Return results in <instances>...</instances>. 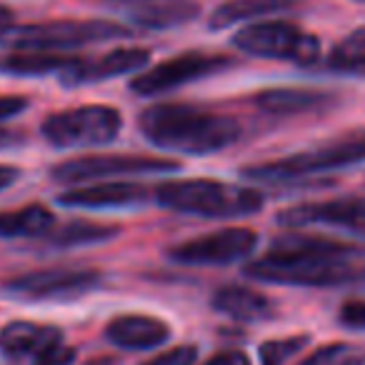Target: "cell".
<instances>
[{"mask_svg": "<svg viewBox=\"0 0 365 365\" xmlns=\"http://www.w3.org/2000/svg\"><path fill=\"white\" fill-rule=\"evenodd\" d=\"M303 0H225L210 13L208 26L210 31H223L235 23H250L258 18H268L275 13L298 8Z\"/></svg>", "mask_w": 365, "mask_h": 365, "instance_id": "cell-19", "label": "cell"}, {"mask_svg": "<svg viewBox=\"0 0 365 365\" xmlns=\"http://www.w3.org/2000/svg\"><path fill=\"white\" fill-rule=\"evenodd\" d=\"M210 305L215 313L240 320V323H260V320H270L278 315L275 300L250 285H223L213 293Z\"/></svg>", "mask_w": 365, "mask_h": 365, "instance_id": "cell-15", "label": "cell"}, {"mask_svg": "<svg viewBox=\"0 0 365 365\" xmlns=\"http://www.w3.org/2000/svg\"><path fill=\"white\" fill-rule=\"evenodd\" d=\"M360 230H363V233H365V228H360Z\"/></svg>", "mask_w": 365, "mask_h": 365, "instance_id": "cell-36", "label": "cell"}, {"mask_svg": "<svg viewBox=\"0 0 365 365\" xmlns=\"http://www.w3.org/2000/svg\"><path fill=\"white\" fill-rule=\"evenodd\" d=\"M325 68L338 76L365 78V26L355 28L325 58Z\"/></svg>", "mask_w": 365, "mask_h": 365, "instance_id": "cell-23", "label": "cell"}, {"mask_svg": "<svg viewBox=\"0 0 365 365\" xmlns=\"http://www.w3.org/2000/svg\"><path fill=\"white\" fill-rule=\"evenodd\" d=\"M130 38V28L110 21H53V23H28L0 31V46L13 51L36 53H61L91 43L123 41Z\"/></svg>", "mask_w": 365, "mask_h": 365, "instance_id": "cell-4", "label": "cell"}, {"mask_svg": "<svg viewBox=\"0 0 365 365\" xmlns=\"http://www.w3.org/2000/svg\"><path fill=\"white\" fill-rule=\"evenodd\" d=\"M78 58L61 53H36L16 51L13 56L0 58V73L6 76H48V73H66Z\"/></svg>", "mask_w": 365, "mask_h": 365, "instance_id": "cell-22", "label": "cell"}, {"mask_svg": "<svg viewBox=\"0 0 365 365\" xmlns=\"http://www.w3.org/2000/svg\"><path fill=\"white\" fill-rule=\"evenodd\" d=\"M363 3H365V0H363Z\"/></svg>", "mask_w": 365, "mask_h": 365, "instance_id": "cell-37", "label": "cell"}, {"mask_svg": "<svg viewBox=\"0 0 365 365\" xmlns=\"http://www.w3.org/2000/svg\"><path fill=\"white\" fill-rule=\"evenodd\" d=\"M115 3H140V0H115Z\"/></svg>", "mask_w": 365, "mask_h": 365, "instance_id": "cell-35", "label": "cell"}, {"mask_svg": "<svg viewBox=\"0 0 365 365\" xmlns=\"http://www.w3.org/2000/svg\"><path fill=\"white\" fill-rule=\"evenodd\" d=\"M150 51L148 48H115L98 58H78L66 73H61V81L66 86H88V83H103L110 78H120L128 73H135L148 66Z\"/></svg>", "mask_w": 365, "mask_h": 365, "instance_id": "cell-12", "label": "cell"}, {"mask_svg": "<svg viewBox=\"0 0 365 365\" xmlns=\"http://www.w3.org/2000/svg\"><path fill=\"white\" fill-rule=\"evenodd\" d=\"M18 175H21V173H18V168H13V165H3V163H0V193H3V190L11 188L13 182L18 180Z\"/></svg>", "mask_w": 365, "mask_h": 365, "instance_id": "cell-32", "label": "cell"}, {"mask_svg": "<svg viewBox=\"0 0 365 365\" xmlns=\"http://www.w3.org/2000/svg\"><path fill=\"white\" fill-rule=\"evenodd\" d=\"M101 280L98 270L48 268L16 275L3 283V290L21 300H76L96 290Z\"/></svg>", "mask_w": 365, "mask_h": 365, "instance_id": "cell-10", "label": "cell"}, {"mask_svg": "<svg viewBox=\"0 0 365 365\" xmlns=\"http://www.w3.org/2000/svg\"><path fill=\"white\" fill-rule=\"evenodd\" d=\"M200 13V6L193 0H168V3H140L133 21L143 28L150 31H165V28H175L182 23L193 21Z\"/></svg>", "mask_w": 365, "mask_h": 365, "instance_id": "cell-21", "label": "cell"}, {"mask_svg": "<svg viewBox=\"0 0 365 365\" xmlns=\"http://www.w3.org/2000/svg\"><path fill=\"white\" fill-rule=\"evenodd\" d=\"M138 128L155 148L185 155H213L240 138V123L188 103H158L140 113Z\"/></svg>", "mask_w": 365, "mask_h": 365, "instance_id": "cell-2", "label": "cell"}, {"mask_svg": "<svg viewBox=\"0 0 365 365\" xmlns=\"http://www.w3.org/2000/svg\"><path fill=\"white\" fill-rule=\"evenodd\" d=\"M56 228V215L41 203L0 213V238H46Z\"/></svg>", "mask_w": 365, "mask_h": 365, "instance_id": "cell-20", "label": "cell"}, {"mask_svg": "<svg viewBox=\"0 0 365 365\" xmlns=\"http://www.w3.org/2000/svg\"><path fill=\"white\" fill-rule=\"evenodd\" d=\"M163 208L200 218H245L263 210V193L250 185H233L220 180H175L163 182L155 190Z\"/></svg>", "mask_w": 365, "mask_h": 365, "instance_id": "cell-3", "label": "cell"}, {"mask_svg": "<svg viewBox=\"0 0 365 365\" xmlns=\"http://www.w3.org/2000/svg\"><path fill=\"white\" fill-rule=\"evenodd\" d=\"M63 343V330L56 325L31 323V320H13L0 330V353L6 358H33Z\"/></svg>", "mask_w": 365, "mask_h": 365, "instance_id": "cell-16", "label": "cell"}, {"mask_svg": "<svg viewBox=\"0 0 365 365\" xmlns=\"http://www.w3.org/2000/svg\"><path fill=\"white\" fill-rule=\"evenodd\" d=\"M298 365H365V345L355 343H330L313 350Z\"/></svg>", "mask_w": 365, "mask_h": 365, "instance_id": "cell-25", "label": "cell"}, {"mask_svg": "<svg viewBox=\"0 0 365 365\" xmlns=\"http://www.w3.org/2000/svg\"><path fill=\"white\" fill-rule=\"evenodd\" d=\"M280 225L305 228V225H348L365 228V198H343L328 203H303L283 210L278 215Z\"/></svg>", "mask_w": 365, "mask_h": 365, "instance_id": "cell-14", "label": "cell"}, {"mask_svg": "<svg viewBox=\"0 0 365 365\" xmlns=\"http://www.w3.org/2000/svg\"><path fill=\"white\" fill-rule=\"evenodd\" d=\"M233 46L245 56L298 66H313L320 58V38L285 21L248 23L233 36Z\"/></svg>", "mask_w": 365, "mask_h": 365, "instance_id": "cell-6", "label": "cell"}, {"mask_svg": "<svg viewBox=\"0 0 365 365\" xmlns=\"http://www.w3.org/2000/svg\"><path fill=\"white\" fill-rule=\"evenodd\" d=\"M338 320L343 328L365 330V300H348L338 310Z\"/></svg>", "mask_w": 365, "mask_h": 365, "instance_id": "cell-28", "label": "cell"}, {"mask_svg": "<svg viewBox=\"0 0 365 365\" xmlns=\"http://www.w3.org/2000/svg\"><path fill=\"white\" fill-rule=\"evenodd\" d=\"M203 365H250V358L243 350H223V353L213 355V358Z\"/></svg>", "mask_w": 365, "mask_h": 365, "instance_id": "cell-31", "label": "cell"}, {"mask_svg": "<svg viewBox=\"0 0 365 365\" xmlns=\"http://www.w3.org/2000/svg\"><path fill=\"white\" fill-rule=\"evenodd\" d=\"M365 160V130L350 133L335 143H328L315 150H303L295 155L280 158V160L258 163L243 170V178L258 182H290L298 178L320 175V173L338 170L345 165Z\"/></svg>", "mask_w": 365, "mask_h": 365, "instance_id": "cell-5", "label": "cell"}, {"mask_svg": "<svg viewBox=\"0 0 365 365\" xmlns=\"http://www.w3.org/2000/svg\"><path fill=\"white\" fill-rule=\"evenodd\" d=\"M310 343V335H290V338L265 340L260 345V365H285L293 355H298Z\"/></svg>", "mask_w": 365, "mask_h": 365, "instance_id": "cell-26", "label": "cell"}, {"mask_svg": "<svg viewBox=\"0 0 365 365\" xmlns=\"http://www.w3.org/2000/svg\"><path fill=\"white\" fill-rule=\"evenodd\" d=\"M106 338L125 350H150L170 338V325L153 315H118L108 323Z\"/></svg>", "mask_w": 365, "mask_h": 365, "instance_id": "cell-17", "label": "cell"}, {"mask_svg": "<svg viewBox=\"0 0 365 365\" xmlns=\"http://www.w3.org/2000/svg\"><path fill=\"white\" fill-rule=\"evenodd\" d=\"M230 66H233V58H228V56L190 51V53H182V56L168 58V61L138 73L130 81V91L140 98H155V96H163V93H170V91H175V88L185 86V83H193V81H200V78L223 73V71H228Z\"/></svg>", "mask_w": 365, "mask_h": 365, "instance_id": "cell-9", "label": "cell"}, {"mask_svg": "<svg viewBox=\"0 0 365 365\" xmlns=\"http://www.w3.org/2000/svg\"><path fill=\"white\" fill-rule=\"evenodd\" d=\"M333 98L328 93L308 91V88H270L260 91L253 98L255 108H260L268 115H303V113H315L320 108H328Z\"/></svg>", "mask_w": 365, "mask_h": 365, "instance_id": "cell-18", "label": "cell"}, {"mask_svg": "<svg viewBox=\"0 0 365 365\" xmlns=\"http://www.w3.org/2000/svg\"><path fill=\"white\" fill-rule=\"evenodd\" d=\"M13 21H16V16H13V11L8 6H3L0 3V31H6V28L13 26Z\"/></svg>", "mask_w": 365, "mask_h": 365, "instance_id": "cell-33", "label": "cell"}, {"mask_svg": "<svg viewBox=\"0 0 365 365\" xmlns=\"http://www.w3.org/2000/svg\"><path fill=\"white\" fill-rule=\"evenodd\" d=\"M148 198V188L140 182H93V185H78L58 195V203L66 208H86V210H115L133 208Z\"/></svg>", "mask_w": 365, "mask_h": 365, "instance_id": "cell-13", "label": "cell"}, {"mask_svg": "<svg viewBox=\"0 0 365 365\" xmlns=\"http://www.w3.org/2000/svg\"><path fill=\"white\" fill-rule=\"evenodd\" d=\"M123 115L110 106H81L58 110L43 120V138L53 148H98L120 135Z\"/></svg>", "mask_w": 365, "mask_h": 365, "instance_id": "cell-7", "label": "cell"}, {"mask_svg": "<svg viewBox=\"0 0 365 365\" xmlns=\"http://www.w3.org/2000/svg\"><path fill=\"white\" fill-rule=\"evenodd\" d=\"M28 108V98L23 96H0V120L21 115Z\"/></svg>", "mask_w": 365, "mask_h": 365, "instance_id": "cell-30", "label": "cell"}, {"mask_svg": "<svg viewBox=\"0 0 365 365\" xmlns=\"http://www.w3.org/2000/svg\"><path fill=\"white\" fill-rule=\"evenodd\" d=\"M198 360V348L195 345H175L168 353L158 355V358L148 360L143 365H195Z\"/></svg>", "mask_w": 365, "mask_h": 365, "instance_id": "cell-27", "label": "cell"}, {"mask_svg": "<svg viewBox=\"0 0 365 365\" xmlns=\"http://www.w3.org/2000/svg\"><path fill=\"white\" fill-rule=\"evenodd\" d=\"M180 170V163L170 158L130 155V153H106V155H83L58 163L51 170L58 182H96L120 175H160Z\"/></svg>", "mask_w": 365, "mask_h": 365, "instance_id": "cell-8", "label": "cell"}, {"mask_svg": "<svg viewBox=\"0 0 365 365\" xmlns=\"http://www.w3.org/2000/svg\"><path fill=\"white\" fill-rule=\"evenodd\" d=\"M255 243H258L255 230L235 225V228H220L215 233L185 240L168 250V255L180 265H230L248 258L255 250Z\"/></svg>", "mask_w": 365, "mask_h": 365, "instance_id": "cell-11", "label": "cell"}, {"mask_svg": "<svg viewBox=\"0 0 365 365\" xmlns=\"http://www.w3.org/2000/svg\"><path fill=\"white\" fill-rule=\"evenodd\" d=\"M118 233H120V228H115V225L91 223V220H71L66 225H56L46 238L56 248H71V245L103 243L108 238H115Z\"/></svg>", "mask_w": 365, "mask_h": 365, "instance_id": "cell-24", "label": "cell"}, {"mask_svg": "<svg viewBox=\"0 0 365 365\" xmlns=\"http://www.w3.org/2000/svg\"><path fill=\"white\" fill-rule=\"evenodd\" d=\"M13 138H16V135H13L11 130H6V128H0V145H8V143H11Z\"/></svg>", "mask_w": 365, "mask_h": 365, "instance_id": "cell-34", "label": "cell"}, {"mask_svg": "<svg viewBox=\"0 0 365 365\" xmlns=\"http://www.w3.org/2000/svg\"><path fill=\"white\" fill-rule=\"evenodd\" d=\"M73 360H76V350L66 343H58L51 350H46L43 355H38L36 365H71Z\"/></svg>", "mask_w": 365, "mask_h": 365, "instance_id": "cell-29", "label": "cell"}, {"mask_svg": "<svg viewBox=\"0 0 365 365\" xmlns=\"http://www.w3.org/2000/svg\"><path fill=\"white\" fill-rule=\"evenodd\" d=\"M355 253L353 245L325 238H288L278 240L273 253L245 265V275L260 283L310 285L328 288L353 280L355 270L345 263V255Z\"/></svg>", "mask_w": 365, "mask_h": 365, "instance_id": "cell-1", "label": "cell"}]
</instances>
